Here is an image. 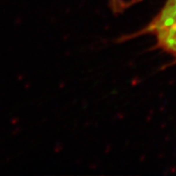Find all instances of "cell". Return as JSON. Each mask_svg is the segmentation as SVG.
I'll return each mask as SVG.
<instances>
[{"instance_id":"cell-1","label":"cell","mask_w":176,"mask_h":176,"mask_svg":"<svg viewBox=\"0 0 176 176\" xmlns=\"http://www.w3.org/2000/svg\"><path fill=\"white\" fill-rule=\"evenodd\" d=\"M150 34L157 45L176 60V0H166L159 13L140 31Z\"/></svg>"},{"instance_id":"cell-2","label":"cell","mask_w":176,"mask_h":176,"mask_svg":"<svg viewBox=\"0 0 176 176\" xmlns=\"http://www.w3.org/2000/svg\"><path fill=\"white\" fill-rule=\"evenodd\" d=\"M141 0H108L109 6L114 14H121Z\"/></svg>"}]
</instances>
